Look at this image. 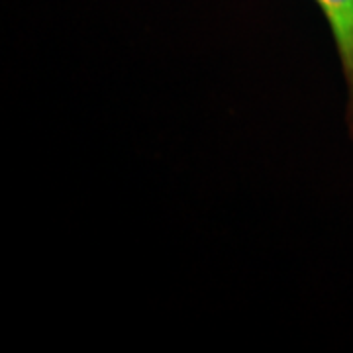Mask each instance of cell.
<instances>
[{
	"label": "cell",
	"mask_w": 353,
	"mask_h": 353,
	"mask_svg": "<svg viewBox=\"0 0 353 353\" xmlns=\"http://www.w3.org/2000/svg\"><path fill=\"white\" fill-rule=\"evenodd\" d=\"M330 26L347 87L345 126L353 143V0H314Z\"/></svg>",
	"instance_id": "cell-1"
}]
</instances>
